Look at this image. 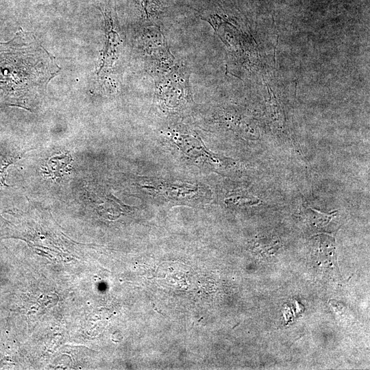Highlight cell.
Returning a JSON list of instances; mask_svg holds the SVG:
<instances>
[{"mask_svg": "<svg viewBox=\"0 0 370 370\" xmlns=\"http://www.w3.org/2000/svg\"><path fill=\"white\" fill-rule=\"evenodd\" d=\"M61 68L30 32L0 42V107L25 104L45 90Z\"/></svg>", "mask_w": 370, "mask_h": 370, "instance_id": "obj_1", "label": "cell"}, {"mask_svg": "<svg viewBox=\"0 0 370 370\" xmlns=\"http://www.w3.org/2000/svg\"><path fill=\"white\" fill-rule=\"evenodd\" d=\"M106 27V44L103 52L101 66L97 72L98 76H101L108 68L111 67L117 58V51L120 45V38L114 30L113 23L109 13L103 12Z\"/></svg>", "mask_w": 370, "mask_h": 370, "instance_id": "obj_2", "label": "cell"}, {"mask_svg": "<svg viewBox=\"0 0 370 370\" xmlns=\"http://www.w3.org/2000/svg\"><path fill=\"white\" fill-rule=\"evenodd\" d=\"M58 164H57V161L56 158H51L49 160L47 163V169L49 171L47 173L49 175H51L50 173H53V175H60L62 171V168L64 169L66 165L69 163L70 161V157L68 156H62L60 157H58Z\"/></svg>", "mask_w": 370, "mask_h": 370, "instance_id": "obj_3", "label": "cell"}, {"mask_svg": "<svg viewBox=\"0 0 370 370\" xmlns=\"http://www.w3.org/2000/svg\"><path fill=\"white\" fill-rule=\"evenodd\" d=\"M5 176V169H3L2 171H0V189L2 188L3 185H5L4 182Z\"/></svg>", "mask_w": 370, "mask_h": 370, "instance_id": "obj_4", "label": "cell"}]
</instances>
